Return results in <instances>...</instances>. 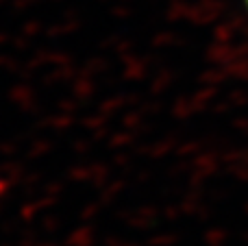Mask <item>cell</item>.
Returning a JSON list of instances; mask_svg holds the SVG:
<instances>
[{"label":"cell","mask_w":248,"mask_h":246,"mask_svg":"<svg viewBox=\"0 0 248 246\" xmlns=\"http://www.w3.org/2000/svg\"><path fill=\"white\" fill-rule=\"evenodd\" d=\"M244 7H246V9H248V0H244Z\"/></svg>","instance_id":"obj_1"}]
</instances>
